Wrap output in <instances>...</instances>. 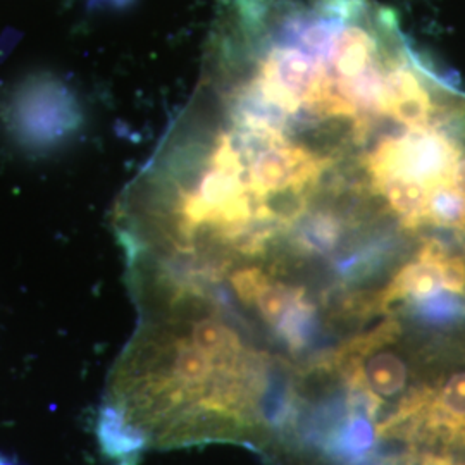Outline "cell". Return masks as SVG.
<instances>
[{
    "instance_id": "1",
    "label": "cell",
    "mask_w": 465,
    "mask_h": 465,
    "mask_svg": "<svg viewBox=\"0 0 465 465\" xmlns=\"http://www.w3.org/2000/svg\"><path fill=\"white\" fill-rule=\"evenodd\" d=\"M397 321L390 319L376 330L357 336L332 357V364L341 369L349 384L350 397H355V409L366 411L374 420L386 403L395 409L411 391V366L391 343L399 336Z\"/></svg>"
},
{
    "instance_id": "2",
    "label": "cell",
    "mask_w": 465,
    "mask_h": 465,
    "mask_svg": "<svg viewBox=\"0 0 465 465\" xmlns=\"http://www.w3.org/2000/svg\"><path fill=\"white\" fill-rule=\"evenodd\" d=\"M459 142L432 128H411L401 136L384 138L367 157L369 176L399 173L426 184L430 190L440 183H451V173L462 155Z\"/></svg>"
},
{
    "instance_id": "3",
    "label": "cell",
    "mask_w": 465,
    "mask_h": 465,
    "mask_svg": "<svg viewBox=\"0 0 465 465\" xmlns=\"http://www.w3.org/2000/svg\"><path fill=\"white\" fill-rule=\"evenodd\" d=\"M445 249L436 242L428 240L414 261L399 269V272L388 282V286L376 300L378 309H386L395 302H417L428 299L443 290L440 259Z\"/></svg>"
},
{
    "instance_id": "4",
    "label": "cell",
    "mask_w": 465,
    "mask_h": 465,
    "mask_svg": "<svg viewBox=\"0 0 465 465\" xmlns=\"http://www.w3.org/2000/svg\"><path fill=\"white\" fill-rule=\"evenodd\" d=\"M372 186L384 197L393 213L399 216L400 223L417 230L426 223L428 197L430 188L414 178L403 176L399 173H380L371 176Z\"/></svg>"
},
{
    "instance_id": "5",
    "label": "cell",
    "mask_w": 465,
    "mask_h": 465,
    "mask_svg": "<svg viewBox=\"0 0 465 465\" xmlns=\"http://www.w3.org/2000/svg\"><path fill=\"white\" fill-rule=\"evenodd\" d=\"M426 223L438 228L465 232V199L453 184L440 183L430 190Z\"/></svg>"
},
{
    "instance_id": "6",
    "label": "cell",
    "mask_w": 465,
    "mask_h": 465,
    "mask_svg": "<svg viewBox=\"0 0 465 465\" xmlns=\"http://www.w3.org/2000/svg\"><path fill=\"white\" fill-rule=\"evenodd\" d=\"M440 272L443 290L453 295H464L465 293V261L459 255L445 253L440 259Z\"/></svg>"
},
{
    "instance_id": "7",
    "label": "cell",
    "mask_w": 465,
    "mask_h": 465,
    "mask_svg": "<svg viewBox=\"0 0 465 465\" xmlns=\"http://www.w3.org/2000/svg\"><path fill=\"white\" fill-rule=\"evenodd\" d=\"M451 184H453V188L465 199V152H462V155L459 157L457 164L453 167Z\"/></svg>"
},
{
    "instance_id": "8",
    "label": "cell",
    "mask_w": 465,
    "mask_h": 465,
    "mask_svg": "<svg viewBox=\"0 0 465 465\" xmlns=\"http://www.w3.org/2000/svg\"><path fill=\"white\" fill-rule=\"evenodd\" d=\"M405 465H465V464H455L453 460H450L447 457H440V455H424L417 460H411L409 464Z\"/></svg>"
},
{
    "instance_id": "9",
    "label": "cell",
    "mask_w": 465,
    "mask_h": 465,
    "mask_svg": "<svg viewBox=\"0 0 465 465\" xmlns=\"http://www.w3.org/2000/svg\"><path fill=\"white\" fill-rule=\"evenodd\" d=\"M105 2V0H104ZM111 2H119V0H111Z\"/></svg>"
},
{
    "instance_id": "10",
    "label": "cell",
    "mask_w": 465,
    "mask_h": 465,
    "mask_svg": "<svg viewBox=\"0 0 465 465\" xmlns=\"http://www.w3.org/2000/svg\"><path fill=\"white\" fill-rule=\"evenodd\" d=\"M464 234H465V232H464Z\"/></svg>"
}]
</instances>
